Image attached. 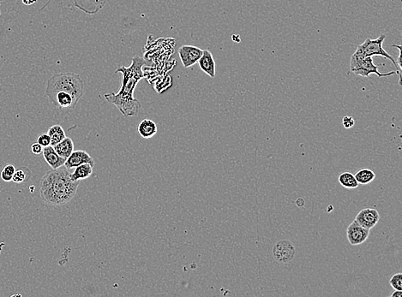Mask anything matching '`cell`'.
Segmentation results:
<instances>
[{"label": "cell", "mask_w": 402, "mask_h": 297, "mask_svg": "<svg viewBox=\"0 0 402 297\" xmlns=\"http://www.w3.org/2000/svg\"><path fill=\"white\" fill-rule=\"evenodd\" d=\"M144 65L145 60L136 56L132 59L130 67H119L116 73L119 72L123 75L121 88L117 94L108 93L104 95L106 100L118 108L124 117L137 116L141 108L140 101L135 99L133 95L138 82L144 77Z\"/></svg>", "instance_id": "obj_1"}, {"label": "cell", "mask_w": 402, "mask_h": 297, "mask_svg": "<svg viewBox=\"0 0 402 297\" xmlns=\"http://www.w3.org/2000/svg\"><path fill=\"white\" fill-rule=\"evenodd\" d=\"M68 170L63 165L50 170L43 176L39 183V195L46 205L65 206L75 197L80 181H72Z\"/></svg>", "instance_id": "obj_2"}, {"label": "cell", "mask_w": 402, "mask_h": 297, "mask_svg": "<svg viewBox=\"0 0 402 297\" xmlns=\"http://www.w3.org/2000/svg\"><path fill=\"white\" fill-rule=\"evenodd\" d=\"M83 88L84 83L80 75L72 72L59 73L48 80L46 95L48 97L57 92H65L70 94L78 102L83 95Z\"/></svg>", "instance_id": "obj_3"}, {"label": "cell", "mask_w": 402, "mask_h": 297, "mask_svg": "<svg viewBox=\"0 0 402 297\" xmlns=\"http://www.w3.org/2000/svg\"><path fill=\"white\" fill-rule=\"evenodd\" d=\"M385 38V34H381L376 39H372L368 38L365 42L360 44V46H358L355 53H353L352 57H354L357 59H363L366 57H372L373 58L374 56H381L385 59H389L392 62L393 65L396 66V71L399 73L400 84H401L402 75H401V70L397 66L396 60L393 58L392 56L387 53L385 49L383 48V45Z\"/></svg>", "instance_id": "obj_4"}, {"label": "cell", "mask_w": 402, "mask_h": 297, "mask_svg": "<svg viewBox=\"0 0 402 297\" xmlns=\"http://www.w3.org/2000/svg\"><path fill=\"white\" fill-rule=\"evenodd\" d=\"M350 69L355 75H360L362 77H369L371 74H376L379 78L389 77L391 75H398L397 71L387 72L381 73L378 70V66L374 65L372 57H366L363 59H357L354 57L351 58L350 61Z\"/></svg>", "instance_id": "obj_5"}, {"label": "cell", "mask_w": 402, "mask_h": 297, "mask_svg": "<svg viewBox=\"0 0 402 297\" xmlns=\"http://www.w3.org/2000/svg\"><path fill=\"white\" fill-rule=\"evenodd\" d=\"M295 248L291 241L281 240L275 243L273 248V255L279 263H288L294 258Z\"/></svg>", "instance_id": "obj_6"}, {"label": "cell", "mask_w": 402, "mask_h": 297, "mask_svg": "<svg viewBox=\"0 0 402 297\" xmlns=\"http://www.w3.org/2000/svg\"><path fill=\"white\" fill-rule=\"evenodd\" d=\"M203 50L190 45H183L179 49V55L184 68H190L197 64L203 55Z\"/></svg>", "instance_id": "obj_7"}, {"label": "cell", "mask_w": 402, "mask_h": 297, "mask_svg": "<svg viewBox=\"0 0 402 297\" xmlns=\"http://www.w3.org/2000/svg\"><path fill=\"white\" fill-rule=\"evenodd\" d=\"M369 230L364 228L354 219L347 229V236L350 244L357 246L364 243L369 237Z\"/></svg>", "instance_id": "obj_8"}, {"label": "cell", "mask_w": 402, "mask_h": 297, "mask_svg": "<svg viewBox=\"0 0 402 297\" xmlns=\"http://www.w3.org/2000/svg\"><path fill=\"white\" fill-rule=\"evenodd\" d=\"M380 214L375 208H365L357 214L355 220L364 228L370 230L377 225Z\"/></svg>", "instance_id": "obj_9"}, {"label": "cell", "mask_w": 402, "mask_h": 297, "mask_svg": "<svg viewBox=\"0 0 402 297\" xmlns=\"http://www.w3.org/2000/svg\"><path fill=\"white\" fill-rule=\"evenodd\" d=\"M75 8L88 15H95L105 6L107 0H73Z\"/></svg>", "instance_id": "obj_10"}, {"label": "cell", "mask_w": 402, "mask_h": 297, "mask_svg": "<svg viewBox=\"0 0 402 297\" xmlns=\"http://www.w3.org/2000/svg\"><path fill=\"white\" fill-rule=\"evenodd\" d=\"M90 163L95 165L93 158L86 151H73L72 154L67 158L65 163V166L67 169H73L82 164Z\"/></svg>", "instance_id": "obj_11"}, {"label": "cell", "mask_w": 402, "mask_h": 297, "mask_svg": "<svg viewBox=\"0 0 402 297\" xmlns=\"http://www.w3.org/2000/svg\"><path fill=\"white\" fill-rule=\"evenodd\" d=\"M197 63L199 65L200 69L205 74L210 76L211 78L216 77V61L212 53H210L209 50H203V55Z\"/></svg>", "instance_id": "obj_12"}, {"label": "cell", "mask_w": 402, "mask_h": 297, "mask_svg": "<svg viewBox=\"0 0 402 297\" xmlns=\"http://www.w3.org/2000/svg\"><path fill=\"white\" fill-rule=\"evenodd\" d=\"M42 154L46 163L48 164L49 166L52 167L53 169H58L65 165L66 159L59 156V154L56 153L53 146L43 147Z\"/></svg>", "instance_id": "obj_13"}, {"label": "cell", "mask_w": 402, "mask_h": 297, "mask_svg": "<svg viewBox=\"0 0 402 297\" xmlns=\"http://www.w3.org/2000/svg\"><path fill=\"white\" fill-rule=\"evenodd\" d=\"M157 125L151 119H144L140 124H138V133L144 139H150V138L154 137L157 133Z\"/></svg>", "instance_id": "obj_14"}, {"label": "cell", "mask_w": 402, "mask_h": 297, "mask_svg": "<svg viewBox=\"0 0 402 297\" xmlns=\"http://www.w3.org/2000/svg\"><path fill=\"white\" fill-rule=\"evenodd\" d=\"M94 166H95L94 164L85 163L75 167V170L72 174H70L71 180L73 182H76L87 179L89 176H92Z\"/></svg>", "instance_id": "obj_15"}, {"label": "cell", "mask_w": 402, "mask_h": 297, "mask_svg": "<svg viewBox=\"0 0 402 297\" xmlns=\"http://www.w3.org/2000/svg\"><path fill=\"white\" fill-rule=\"evenodd\" d=\"M53 148L59 156L67 159L74 151V142L71 138L66 137L59 143L56 144L55 146H53Z\"/></svg>", "instance_id": "obj_16"}, {"label": "cell", "mask_w": 402, "mask_h": 297, "mask_svg": "<svg viewBox=\"0 0 402 297\" xmlns=\"http://www.w3.org/2000/svg\"><path fill=\"white\" fill-rule=\"evenodd\" d=\"M47 134H49L50 139H51V146L53 147L66 137V132L60 125L52 126L47 131Z\"/></svg>", "instance_id": "obj_17"}, {"label": "cell", "mask_w": 402, "mask_h": 297, "mask_svg": "<svg viewBox=\"0 0 402 297\" xmlns=\"http://www.w3.org/2000/svg\"><path fill=\"white\" fill-rule=\"evenodd\" d=\"M354 176H355L357 182L359 184L366 185V184L371 183L373 180L376 178V174L373 170L365 168V169H361V170H359L354 175Z\"/></svg>", "instance_id": "obj_18"}, {"label": "cell", "mask_w": 402, "mask_h": 297, "mask_svg": "<svg viewBox=\"0 0 402 297\" xmlns=\"http://www.w3.org/2000/svg\"><path fill=\"white\" fill-rule=\"evenodd\" d=\"M339 183L340 185H342L344 188L348 189V190H353V189H356L358 186L360 185L358 182H357L356 178L353 173L351 172H343L340 174L338 178Z\"/></svg>", "instance_id": "obj_19"}, {"label": "cell", "mask_w": 402, "mask_h": 297, "mask_svg": "<svg viewBox=\"0 0 402 297\" xmlns=\"http://www.w3.org/2000/svg\"><path fill=\"white\" fill-rule=\"evenodd\" d=\"M31 176H32L31 170L27 167H23L19 170H16V172L13 175L12 181L16 183H25L28 180L30 179Z\"/></svg>", "instance_id": "obj_20"}, {"label": "cell", "mask_w": 402, "mask_h": 297, "mask_svg": "<svg viewBox=\"0 0 402 297\" xmlns=\"http://www.w3.org/2000/svg\"><path fill=\"white\" fill-rule=\"evenodd\" d=\"M15 172H16V167L14 166V165H12V164H8L5 166L3 167L0 176L4 182H10V181H12Z\"/></svg>", "instance_id": "obj_21"}, {"label": "cell", "mask_w": 402, "mask_h": 297, "mask_svg": "<svg viewBox=\"0 0 402 297\" xmlns=\"http://www.w3.org/2000/svg\"><path fill=\"white\" fill-rule=\"evenodd\" d=\"M389 284L395 291H402V273H396V274L393 275L389 280Z\"/></svg>", "instance_id": "obj_22"}, {"label": "cell", "mask_w": 402, "mask_h": 297, "mask_svg": "<svg viewBox=\"0 0 402 297\" xmlns=\"http://www.w3.org/2000/svg\"><path fill=\"white\" fill-rule=\"evenodd\" d=\"M37 141L43 147L51 146V139H50L49 134H47V133H42V134H39L38 139H37Z\"/></svg>", "instance_id": "obj_23"}, {"label": "cell", "mask_w": 402, "mask_h": 297, "mask_svg": "<svg viewBox=\"0 0 402 297\" xmlns=\"http://www.w3.org/2000/svg\"><path fill=\"white\" fill-rule=\"evenodd\" d=\"M342 124H343V126L345 129H351V128H353L354 126V124H355V120H354V118L353 117H351V116H346V117H344L343 119H342Z\"/></svg>", "instance_id": "obj_24"}, {"label": "cell", "mask_w": 402, "mask_h": 297, "mask_svg": "<svg viewBox=\"0 0 402 297\" xmlns=\"http://www.w3.org/2000/svg\"><path fill=\"white\" fill-rule=\"evenodd\" d=\"M31 151H32L34 154L39 155V154H42L43 147L40 146L38 142L34 143L31 145Z\"/></svg>", "instance_id": "obj_25"}, {"label": "cell", "mask_w": 402, "mask_h": 297, "mask_svg": "<svg viewBox=\"0 0 402 297\" xmlns=\"http://www.w3.org/2000/svg\"><path fill=\"white\" fill-rule=\"evenodd\" d=\"M304 204H305V201H304V199L303 198H298L296 200V205L298 207H303L304 206Z\"/></svg>", "instance_id": "obj_26"}, {"label": "cell", "mask_w": 402, "mask_h": 297, "mask_svg": "<svg viewBox=\"0 0 402 297\" xmlns=\"http://www.w3.org/2000/svg\"><path fill=\"white\" fill-rule=\"evenodd\" d=\"M391 297H402V291H395L393 292L391 296Z\"/></svg>", "instance_id": "obj_27"}, {"label": "cell", "mask_w": 402, "mask_h": 297, "mask_svg": "<svg viewBox=\"0 0 402 297\" xmlns=\"http://www.w3.org/2000/svg\"><path fill=\"white\" fill-rule=\"evenodd\" d=\"M37 0H23V2L25 4H28V5H30V4H33V3H36Z\"/></svg>", "instance_id": "obj_28"}, {"label": "cell", "mask_w": 402, "mask_h": 297, "mask_svg": "<svg viewBox=\"0 0 402 297\" xmlns=\"http://www.w3.org/2000/svg\"><path fill=\"white\" fill-rule=\"evenodd\" d=\"M232 40L235 42H240V39H239V35H232Z\"/></svg>", "instance_id": "obj_29"}]
</instances>
